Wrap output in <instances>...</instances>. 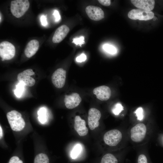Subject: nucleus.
<instances>
[{
    "label": "nucleus",
    "instance_id": "1",
    "mask_svg": "<svg viewBox=\"0 0 163 163\" xmlns=\"http://www.w3.org/2000/svg\"><path fill=\"white\" fill-rule=\"evenodd\" d=\"M6 116L8 122L12 130L18 132L23 129L25 123L20 113L16 110H12L8 112Z\"/></svg>",
    "mask_w": 163,
    "mask_h": 163
},
{
    "label": "nucleus",
    "instance_id": "2",
    "mask_svg": "<svg viewBox=\"0 0 163 163\" xmlns=\"http://www.w3.org/2000/svg\"><path fill=\"white\" fill-rule=\"evenodd\" d=\"M30 2L27 0H15L11 1L10 8L12 14L19 18L25 13L30 6Z\"/></svg>",
    "mask_w": 163,
    "mask_h": 163
},
{
    "label": "nucleus",
    "instance_id": "3",
    "mask_svg": "<svg viewBox=\"0 0 163 163\" xmlns=\"http://www.w3.org/2000/svg\"><path fill=\"white\" fill-rule=\"evenodd\" d=\"M147 129L145 125L142 123H138L131 129L130 138L134 142H139L145 138L147 133Z\"/></svg>",
    "mask_w": 163,
    "mask_h": 163
},
{
    "label": "nucleus",
    "instance_id": "4",
    "mask_svg": "<svg viewBox=\"0 0 163 163\" xmlns=\"http://www.w3.org/2000/svg\"><path fill=\"white\" fill-rule=\"evenodd\" d=\"M122 138V134L119 130L113 129L106 132L103 136L105 143L110 146H114L118 145Z\"/></svg>",
    "mask_w": 163,
    "mask_h": 163
},
{
    "label": "nucleus",
    "instance_id": "5",
    "mask_svg": "<svg viewBox=\"0 0 163 163\" xmlns=\"http://www.w3.org/2000/svg\"><path fill=\"white\" fill-rule=\"evenodd\" d=\"M15 53V47L11 43L6 41L0 43V56L2 60L12 59Z\"/></svg>",
    "mask_w": 163,
    "mask_h": 163
},
{
    "label": "nucleus",
    "instance_id": "6",
    "mask_svg": "<svg viewBox=\"0 0 163 163\" xmlns=\"http://www.w3.org/2000/svg\"><path fill=\"white\" fill-rule=\"evenodd\" d=\"M154 16V13L151 11L140 9H133L128 14V17L131 19L142 21L151 19Z\"/></svg>",
    "mask_w": 163,
    "mask_h": 163
},
{
    "label": "nucleus",
    "instance_id": "7",
    "mask_svg": "<svg viewBox=\"0 0 163 163\" xmlns=\"http://www.w3.org/2000/svg\"><path fill=\"white\" fill-rule=\"evenodd\" d=\"M66 76V71L62 68H59L56 70L51 77L54 85L58 88H62L65 83Z\"/></svg>",
    "mask_w": 163,
    "mask_h": 163
},
{
    "label": "nucleus",
    "instance_id": "8",
    "mask_svg": "<svg viewBox=\"0 0 163 163\" xmlns=\"http://www.w3.org/2000/svg\"><path fill=\"white\" fill-rule=\"evenodd\" d=\"M101 117V113L99 110L94 108L89 109L88 112V124L91 130H93L98 126L99 121Z\"/></svg>",
    "mask_w": 163,
    "mask_h": 163
},
{
    "label": "nucleus",
    "instance_id": "9",
    "mask_svg": "<svg viewBox=\"0 0 163 163\" xmlns=\"http://www.w3.org/2000/svg\"><path fill=\"white\" fill-rule=\"evenodd\" d=\"M34 74L32 69H27L18 74L17 79L19 82L23 83L25 85L31 87L34 85L35 81L30 76Z\"/></svg>",
    "mask_w": 163,
    "mask_h": 163
},
{
    "label": "nucleus",
    "instance_id": "10",
    "mask_svg": "<svg viewBox=\"0 0 163 163\" xmlns=\"http://www.w3.org/2000/svg\"><path fill=\"white\" fill-rule=\"evenodd\" d=\"M85 11L88 17L94 21H99L104 17V11L97 6H88L85 8Z\"/></svg>",
    "mask_w": 163,
    "mask_h": 163
},
{
    "label": "nucleus",
    "instance_id": "11",
    "mask_svg": "<svg viewBox=\"0 0 163 163\" xmlns=\"http://www.w3.org/2000/svg\"><path fill=\"white\" fill-rule=\"evenodd\" d=\"M82 101L79 95L77 93H72L69 95H66L64 99L66 107L72 109L78 106Z\"/></svg>",
    "mask_w": 163,
    "mask_h": 163
},
{
    "label": "nucleus",
    "instance_id": "12",
    "mask_svg": "<svg viewBox=\"0 0 163 163\" xmlns=\"http://www.w3.org/2000/svg\"><path fill=\"white\" fill-rule=\"evenodd\" d=\"M94 94L97 98L102 101H107L110 98L111 95L110 88L108 86L102 85L94 88L93 90Z\"/></svg>",
    "mask_w": 163,
    "mask_h": 163
},
{
    "label": "nucleus",
    "instance_id": "13",
    "mask_svg": "<svg viewBox=\"0 0 163 163\" xmlns=\"http://www.w3.org/2000/svg\"><path fill=\"white\" fill-rule=\"evenodd\" d=\"M74 128L80 136H85L88 133V130L86 126L85 121L79 116H76L75 117Z\"/></svg>",
    "mask_w": 163,
    "mask_h": 163
},
{
    "label": "nucleus",
    "instance_id": "14",
    "mask_svg": "<svg viewBox=\"0 0 163 163\" xmlns=\"http://www.w3.org/2000/svg\"><path fill=\"white\" fill-rule=\"evenodd\" d=\"M69 31V28L66 25H63L59 27L55 31L52 40L55 43H59L66 37Z\"/></svg>",
    "mask_w": 163,
    "mask_h": 163
},
{
    "label": "nucleus",
    "instance_id": "15",
    "mask_svg": "<svg viewBox=\"0 0 163 163\" xmlns=\"http://www.w3.org/2000/svg\"><path fill=\"white\" fill-rule=\"evenodd\" d=\"M131 2L138 8L150 11L154 8L155 4L153 0H131Z\"/></svg>",
    "mask_w": 163,
    "mask_h": 163
},
{
    "label": "nucleus",
    "instance_id": "16",
    "mask_svg": "<svg viewBox=\"0 0 163 163\" xmlns=\"http://www.w3.org/2000/svg\"><path fill=\"white\" fill-rule=\"evenodd\" d=\"M39 46V41L36 40H32L27 44L24 50V54L28 58H30L36 53Z\"/></svg>",
    "mask_w": 163,
    "mask_h": 163
},
{
    "label": "nucleus",
    "instance_id": "17",
    "mask_svg": "<svg viewBox=\"0 0 163 163\" xmlns=\"http://www.w3.org/2000/svg\"><path fill=\"white\" fill-rule=\"evenodd\" d=\"M117 158L113 155L107 153L102 157L100 163H118Z\"/></svg>",
    "mask_w": 163,
    "mask_h": 163
},
{
    "label": "nucleus",
    "instance_id": "18",
    "mask_svg": "<svg viewBox=\"0 0 163 163\" xmlns=\"http://www.w3.org/2000/svg\"><path fill=\"white\" fill-rule=\"evenodd\" d=\"M38 118L39 121L42 123L44 124L47 120V113L46 109L44 107H41L37 112Z\"/></svg>",
    "mask_w": 163,
    "mask_h": 163
},
{
    "label": "nucleus",
    "instance_id": "19",
    "mask_svg": "<svg viewBox=\"0 0 163 163\" xmlns=\"http://www.w3.org/2000/svg\"><path fill=\"white\" fill-rule=\"evenodd\" d=\"M34 163H49V160L46 154L40 153L36 156Z\"/></svg>",
    "mask_w": 163,
    "mask_h": 163
},
{
    "label": "nucleus",
    "instance_id": "20",
    "mask_svg": "<svg viewBox=\"0 0 163 163\" xmlns=\"http://www.w3.org/2000/svg\"><path fill=\"white\" fill-rule=\"evenodd\" d=\"M82 147L81 145L78 144L76 145L72 149L71 153L70 156L72 159L77 158L81 152Z\"/></svg>",
    "mask_w": 163,
    "mask_h": 163
},
{
    "label": "nucleus",
    "instance_id": "21",
    "mask_svg": "<svg viewBox=\"0 0 163 163\" xmlns=\"http://www.w3.org/2000/svg\"><path fill=\"white\" fill-rule=\"evenodd\" d=\"M24 85H25L24 83L21 82H19L17 85L14 92L17 97H20L21 96L24 91Z\"/></svg>",
    "mask_w": 163,
    "mask_h": 163
},
{
    "label": "nucleus",
    "instance_id": "22",
    "mask_svg": "<svg viewBox=\"0 0 163 163\" xmlns=\"http://www.w3.org/2000/svg\"><path fill=\"white\" fill-rule=\"evenodd\" d=\"M103 49L106 52L112 54L117 53V49L113 46L109 44H105L103 46Z\"/></svg>",
    "mask_w": 163,
    "mask_h": 163
},
{
    "label": "nucleus",
    "instance_id": "23",
    "mask_svg": "<svg viewBox=\"0 0 163 163\" xmlns=\"http://www.w3.org/2000/svg\"><path fill=\"white\" fill-rule=\"evenodd\" d=\"M123 110V107L119 103H117L112 109L113 113L115 115H118Z\"/></svg>",
    "mask_w": 163,
    "mask_h": 163
},
{
    "label": "nucleus",
    "instance_id": "24",
    "mask_svg": "<svg viewBox=\"0 0 163 163\" xmlns=\"http://www.w3.org/2000/svg\"><path fill=\"white\" fill-rule=\"evenodd\" d=\"M136 116L137 117L138 120L141 121L144 118V111L142 107H139L135 111Z\"/></svg>",
    "mask_w": 163,
    "mask_h": 163
},
{
    "label": "nucleus",
    "instance_id": "25",
    "mask_svg": "<svg viewBox=\"0 0 163 163\" xmlns=\"http://www.w3.org/2000/svg\"><path fill=\"white\" fill-rule=\"evenodd\" d=\"M84 37L81 36L79 37L73 38L72 43L76 45H79L81 46L85 43Z\"/></svg>",
    "mask_w": 163,
    "mask_h": 163
},
{
    "label": "nucleus",
    "instance_id": "26",
    "mask_svg": "<svg viewBox=\"0 0 163 163\" xmlns=\"http://www.w3.org/2000/svg\"><path fill=\"white\" fill-rule=\"evenodd\" d=\"M137 163H149V162L145 155L142 154L139 155Z\"/></svg>",
    "mask_w": 163,
    "mask_h": 163
},
{
    "label": "nucleus",
    "instance_id": "27",
    "mask_svg": "<svg viewBox=\"0 0 163 163\" xmlns=\"http://www.w3.org/2000/svg\"><path fill=\"white\" fill-rule=\"evenodd\" d=\"M8 163H23V162L18 157L14 156L10 158Z\"/></svg>",
    "mask_w": 163,
    "mask_h": 163
},
{
    "label": "nucleus",
    "instance_id": "28",
    "mask_svg": "<svg viewBox=\"0 0 163 163\" xmlns=\"http://www.w3.org/2000/svg\"><path fill=\"white\" fill-rule=\"evenodd\" d=\"M86 55L84 53H82L76 58V60L78 62H82L85 61L86 59Z\"/></svg>",
    "mask_w": 163,
    "mask_h": 163
},
{
    "label": "nucleus",
    "instance_id": "29",
    "mask_svg": "<svg viewBox=\"0 0 163 163\" xmlns=\"http://www.w3.org/2000/svg\"><path fill=\"white\" fill-rule=\"evenodd\" d=\"M98 2L101 5L105 6H109L111 4L110 0H98Z\"/></svg>",
    "mask_w": 163,
    "mask_h": 163
},
{
    "label": "nucleus",
    "instance_id": "30",
    "mask_svg": "<svg viewBox=\"0 0 163 163\" xmlns=\"http://www.w3.org/2000/svg\"><path fill=\"white\" fill-rule=\"evenodd\" d=\"M40 21L42 24L43 26H46L47 24V18L46 16L42 15L40 17Z\"/></svg>",
    "mask_w": 163,
    "mask_h": 163
},
{
    "label": "nucleus",
    "instance_id": "31",
    "mask_svg": "<svg viewBox=\"0 0 163 163\" xmlns=\"http://www.w3.org/2000/svg\"><path fill=\"white\" fill-rule=\"evenodd\" d=\"M53 14L55 18V21L57 22L59 21L60 19V16L58 11L57 10H55Z\"/></svg>",
    "mask_w": 163,
    "mask_h": 163
},
{
    "label": "nucleus",
    "instance_id": "32",
    "mask_svg": "<svg viewBox=\"0 0 163 163\" xmlns=\"http://www.w3.org/2000/svg\"><path fill=\"white\" fill-rule=\"evenodd\" d=\"M0 137L1 139L3 136V134L1 126H0Z\"/></svg>",
    "mask_w": 163,
    "mask_h": 163
},
{
    "label": "nucleus",
    "instance_id": "33",
    "mask_svg": "<svg viewBox=\"0 0 163 163\" xmlns=\"http://www.w3.org/2000/svg\"><path fill=\"white\" fill-rule=\"evenodd\" d=\"M0 22H1V13H0Z\"/></svg>",
    "mask_w": 163,
    "mask_h": 163
}]
</instances>
